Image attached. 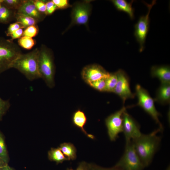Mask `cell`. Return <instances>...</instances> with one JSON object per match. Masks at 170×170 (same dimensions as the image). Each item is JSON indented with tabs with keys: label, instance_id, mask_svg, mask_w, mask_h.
Here are the masks:
<instances>
[{
	"label": "cell",
	"instance_id": "obj_1",
	"mask_svg": "<svg viewBox=\"0 0 170 170\" xmlns=\"http://www.w3.org/2000/svg\"><path fill=\"white\" fill-rule=\"evenodd\" d=\"M163 128H159L146 134L142 133L132 140L135 149L144 167L151 163L154 154L159 146L161 138L157 135Z\"/></svg>",
	"mask_w": 170,
	"mask_h": 170
},
{
	"label": "cell",
	"instance_id": "obj_2",
	"mask_svg": "<svg viewBox=\"0 0 170 170\" xmlns=\"http://www.w3.org/2000/svg\"><path fill=\"white\" fill-rule=\"evenodd\" d=\"M39 49L36 48L28 53L21 54L14 62L11 68L15 69L28 80L41 78L38 69Z\"/></svg>",
	"mask_w": 170,
	"mask_h": 170
},
{
	"label": "cell",
	"instance_id": "obj_3",
	"mask_svg": "<svg viewBox=\"0 0 170 170\" xmlns=\"http://www.w3.org/2000/svg\"><path fill=\"white\" fill-rule=\"evenodd\" d=\"M38 64L41 78L49 88H53L55 85V73L53 56L50 50L44 45L39 49Z\"/></svg>",
	"mask_w": 170,
	"mask_h": 170
},
{
	"label": "cell",
	"instance_id": "obj_4",
	"mask_svg": "<svg viewBox=\"0 0 170 170\" xmlns=\"http://www.w3.org/2000/svg\"><path fill=\"white\" fill-rule=\"evenodd\" d=\"M21 54L13 41L0 37V74L11 68L14 62Z\"/></svg>",
	"mask_w": 170,
	"mask_h": 170
},
{
	"label": "cell",
	"instance_id": "obj_5",
	"mask_svg": "<svg viewBox=\"0 0 170 170\" xmlns=\"http://www.w3.org/2000/svg\"><path fill=\"white\" fill-rule=\"evenodd\" d=\"M115 166L120 170H143L144 167L132 141H126L124 154Z\"/></svg>",
	"mask_w": 170,
	"mask_h": 170
},
{
	"label": "cell",
	"instance_id": "obj_6",
	"mask_svg": "<svg viewBox=\"0 0 170 170\" xmlns=\"http://www.w3.org/2000/svg\"><path fill=\"white\" fill-rule=\"evenodd\" d=\"M136 94L138 102L137 105L142 107L157 123L159 127L163 128L159 117L161 114L157 110L154 105V100L151 97L147 91L140 85H136L135 87Z\"/></svg>",
	"mask_w": 170,
	"mask_h": 170
},
{
	"label": "cell",
	"instance_id": "obj_7",
	"mask_svg": "<svg viewBox=\"0 0 170 170\" xmlns=\"http://www.w3.org/2000/svg\"><path fill=\"white\" fill-rule=\"evenodd\" d=\"M91 10L90 1L85 0L75 3L71 12V22L66 30L76 25L86 26Z\"/></svg>",
	"mask_w": 170,
	"mask_h": 170
},
{
	"label": "cell",
	"instance_id": "obj_8",
	"mask_svg": "<svg viewBox=\"0 0 170 170\" xmlns=\"http://www.w3.org/2000/svg\"><path fill=\"white\" fill-rule=\"evenodd\" d=\"M144 2L148 8L147 13L145 15L141 16L134 26V35L139 44L140 52L144 49V44L149 27L150 12L152 7L156 4V1L153 0L150 4Z\"/></svg>",
	"mask_w": 170,
	"mask_h": 170
},
{
	"label": "cell",
	"instance_id": "obj_9",
	"mask_svg": "<svg viewBox=\"0 0 170 170\" xmlns=\"http://www.w3.org/2000/svg\"><path fill=\"white\" fill-rule=\"evenodd\" d=\"M127 107L123 106L120 110L109 116L105 120L109 137L111 141H115L119 133L122 132V114Z\"/></svg>",
	"mask_w": 170,
	"mask_h": 170
},
{
	"label": "cell",
	"instance_id": "obj_10",
	"mask_svg": "<svg viewBox=\"0 0 170 170\" xmlns=\"http://www.w3.org/2000/svg\"><path fill=\"white\" fill-rule=\"evenodd\" d=\"M116 72L117 82L114 93L121 98L124 103L127 99L134 98L135 94L131 90L129 78L126 73L121 69L119 70Z\"/></svg>",
	"mask_w": 170,
	"mask_h": 170
},
{
	"label": "cell",
	"instance_id": "obj_11",
	"mask_svg": "<svg viewBox=\"0 0 170 170\" xmlns=\"http://www.w3.org/2000/svg\"><path fill=\"white\" fill-rule=\"evenodd\" d=\"M110 75L102 66L97 64L87 65L82 69L81 75L87 84L102 79H106Z\"/></svg>",
	"mask_w": 170,
	"mask_h": 170
},
{
	"label": "cell",
	"instance_id": "obj_12",
	"mask_svg": "<svg viewBox=\"0 0 170 170\" xmlns=\"http://www.w3.org/2000/svg\"><path fill=\"white\" fill-rule=\"evenodd\" d=\"M122 132L126 141L133 140L139 137L142 133L138 124L126 111L123 114Z\"/></svg>",
	"mask_w": 170,
	"mask_h": 170
},
{
	"label": "cell",
	"instance_id": "obj_13",
	"mask_svg": "<svg viewBox=\"0 0 170 170\" xmlns=\"http://www.w3.org/2000/svg\"><path fill=\"white\" fill-rule=\"evenodd\" d=\"M16 12L30 16L34 19L38 23L43 20L46 16L37 10L32 0H24Z\"/></svg>",
	"mask_w": 170,
	"mask_h": 170
},
{
	"label": "cell",
	"instance_id": "obj_14",
	"mask_svg": "<svg viewBox=\"0 0 170 170\" xmlns=\"http://www.w3.org/2000/svg\"><path fill=\"white\" fill-rule=\"evenodd\" d=\"M152 77L158 78L161 83H170V68L168 65L153 66L151 69Z\"/></svg>",
	"mask_w": 170,
	"mask_h": 170
},
{
	"label": "cell",
	"instance_id": "obj_15",
	"mask_svg": "<svg viewBox=\"0 0 170 170\" xmlns=\"http://www.w3.org/2000/svg\"><path fill=\"white\" fill-rule=\"evenodd\" d=\"M87 122V118L84 112L80 110H78L73 114L72 117V122L76 127L80 129L82 132L87 137L94 139V135L89 134L84 129V127Z\"/></svg>",
	"mask_w": 170,
	"mask_h": 170
},
{
	"label": "cell",
	"instance_id": "obj_16",
	"mask_svg": "<svg viewBox=\"0 0 170 170\" xmlns=\"http://www.w3.org/2000/svg\"><path fill=\"white\" fill-rule=\"evenodd\" d=\"M155 100L163 105L170 103V83H161L157 90Z\"/></svg>",
	"mask_w": 170,
	"mask_h": 170
},
{
	"label": "cell",
	"instance_id": "obj_17",
	"mask_svg": "<svg viewBox=\"0 0 170 170\" xmlns=\"http://www.w3.org/2000/svg\"><path fill=\"white\" fill-rule=\"evenodd\" d=\"M16 13L6 6L0 0V23L7 24L15 20Z\"/></svg>",
	"mask_w": 170,
	"mask_h": 170
},
{
	"label": "cell",
	"instance_id": "obj_18",
	"mask_svg": "<svg viewBox=\"0 0 170 170\" xmlns=\"http://www.w3.org/2000/svg\"><path fill=\"white\" fill-rule=\"evenodd\" d=\"M111 2L118 10L127 13L131 19H134V10L132 6L133 1L130 3L125 0H112Z\"/></svg>",
	"mask_w": 170,
	"mask_h": 170
},
{
	"label": "cell",
	"instance_id": "obj_19",
	"mask_svg": "<svg viewBox=\"0 0 170 170\" xmlns=\"http://www.w3.org/2000/svg\"><path fill=\"white\" fill-rule=\"evenodd\" d=\"M58 147L68 160H74L76 158V149L72 144L65 142L61 144Z\"/></svg>",
	"mask_w": 170,
	"mask_h": 170
},
{
	"label": "cell",
	"instance_id": "obj_20",
	"mask_svg": "<svg viewBox=\"0 0 170 170\" xmlns=\"http://www.w3.org/2000/svg\"><path fill=\"white\" fill-rule=\"evenodd\" d=\"M48 157L50 161L55 162L57 164L68 160L59 147L51 148L48 151Z\"/></svg>",
	"mask_w": 170,
	"mask_h": 170
},
{
	"label": "cell",
	"instance_id": "obj_21",
	"mask_svg": "<svg viewBox=\"0 0 170 170\" xmlns=\"http://www.w3.org/2000/svg\"><path fill=\"white\" fill-rule=\"evenodd\" d=\"M15 19L17 22L19 23L23 28L36 25L37 22L33 18L24 14L16 12Z\"/></svg>",
	"mask_w": 170,
	"mask_h": 170
},
{
	"label": "cell",
	"instance_id": "obj_22",
	"mask_svg": "<svg viewBox=\"0 0 170 170\" xmlns=\"http://www.w3.org/2000/svg\"><path fill=\"white\" fill-rule=\"evenodd\" d=\"M0 157L6 164L9 161L4 136L0 130Z\"/></svg>",
	"mask_w": 170,
	"mask_h": 170
},
{
	"label": "cell",
	"instance_id": "obj_23",
	"mask_svg": "<svg viewBox=\"0 0 170 170\" xmlns=\"http://www.w3.org/2000/svg\"><path fill=\"white\" fill-rule=\"evenodd\" d=\"M106 85L105 92H114L117 82L116 72L110 73L109 77L105 79Z\"/></svg>",
	"mask_w": 170,
	"mask_h": 170
},
{
	"label": "cell",
	"instance_id": "obj_24",
	"mask_svg": "<svg viewBox=\"0 0 170 170\" xmlns=\"http://www.w3.org/2000/svg\"><path fill=\"white\" fill-rule=\"evenodd\" d=\"M19 45L24 48L29 50L31 49L35 44V41L32 38L22 36L18 39Z\"/></svg>",
	"mask_w": 170,
	"mask_h": 170
},
{
	"label": "cell",
	"instance_id": "obj_25",
	"mask_svg": "<svg viewBox=\"0 0 170 170\" xmlns=\"http://www.w3.org/2000/svg\"><path fill=\"white\" fill-rule=\"evenodd\" d=\"M2 1L7 7L17 12L22 5L24 0H2Z\"/></svg>",
	"mask_w": 170,
	"mask_h": 170
},
{
	"label": "cell",
	"instance_id": "obj_26",
	"mask_svg": "<svg viewBox=\"0 0 170 170\" xmlns=\"http://www.w3.org/2000/svg\"><path fill=\"white\" fill-rule=\"evenodd\" d=\"M39 32V29L37 25H32L26 28L23 32L22 36L32 38L35 37Z\"/></svg>",
	"mask_w": 170,
	"mask_h": 170
},
{
	"label": "cell",
	"instance_id": "obj_27",
	"mask_svg": "<svg viewBox=\"0 0 170 170\" xmlns=\"http://www.w3.org/2000/svg\"><path fill=\"white\" fill-rule=\"evenodd\" d=\"M105 79H101L90 82L88 84L96 90L101 92H105L106 85Z\"/></svg>",
	"mask_w": 170,
	"mask_h": 170
},
{
	"label": "cell",
	"instance_id": "obj_28",
	"mask_svg": "<svg viewBox=\"0 0 170 170\" xmlns=\"http://www.w3.org/2000/svg\"><path fill=\"white\" fill-rule=\"evenodd\" d=\"M10 106L8 100H4L0 97V122Z\"/></svg>",
	"mask_w": 170,
	"mask_h": 170
},
{
	"label": "cell",
	"instance_id": "obj_29",
	"mask_svg": "<svg viewBox=\"0 0 170 170\" xmlns=\"http://www.w3.org/2000/svg\"><path fill=\"white\" fill-rule=\"evenodd\" d=\"M32 0L37 10L40 12L45 14L46 10V1L42 0Z\"/></svg>",
	"mask_w": 170,
	"mask_h": 170
},
{
	"label": "cell",
	"instance_id": "obj_30",
	"mask_svg": "<svg viewBox=\"0 0 170 170\" xmlns=\"http://www.w3.org/2000/svg\"><path fill=\"white\" fill-rule=\"evenodd\" d=\"M57 9H64L71 6L67 0H52Z\"/></svg>",
	"mask_w": 170,
	"mask_h": 170
},
{
	"label": "cell",
	"instance_id": "obj_31",
	"mask_svg": "<svg viewBox=\"0 0 170 170\" xmlns=\"http://www.w3.org/2000/svg\"><path fill=\"white\" fill-rule=\"evenodd\" d=\"M20 28H23L22 26L18 22H15L11 23L9 25L5 31L6 35L9 37L10 35L13 32Z\"/></svg>",
	"mask_w": 170,
	"mask_h": 170
},
{
	"label": "cell",
	"instance_id": "obj_32",
	"mask_svg": "<svg viewBox=\"0 0 170 170\" xmlns=\"http://www.w3.org/2000/svg\"><path fill=\"white\" fill-rule=\"evenodd\" d=\"M46 10L45 14L49 15L52 14L57 9V8L52 0L46 1Z\"/></svg>",
	"mask_w": 170,
	"mask_h": 170
},
{
	"label": "cell",
	"instance_id": "obj_33",
	"mask_svg": "<svg viewBox=\"0 0 170 170\" xmlns=\"http://www.w3.org/2000/svg\"><path fill=\"white\" fill-rule=\"evenodd\" d=\"M89 170H120L118 168L114 166L110 168H105L96 164L89 163Z\"/></svg>",
	"mask_w": 170,
	"mask_h": 170
},
{
	"label": "cell",
	"instance_id": "obj_34",
	"mask_svg": "<svg viewBox=\"0 0 170 170\" xmlns=\"http://www.w3.org/2000/svg\"><path fill=\"white\" fill-rule=\"evenodd\" d=\"M23 29L20 28L12 33L9 36L11 37L10 40L13 41L14 39H19L22 36L23 32Z\"/></svg>",
	"mask_w": 170,
	"mask_h": 170
},
{
	"label": "cell",
	"instance_id": "obj_35",
	"mask_svg": "<svg viewBox=\"0 0 170 170\" xmlns=\"http://www.w3.org/2000/svg\"><path fill=\"white\" fill-rule=\"evenodd\" d=\"M89 163L83 161L79 163L77 168L74 170L72 168H68L66 170H89Z\"/></svg>",
	"mask_w": 170,
	"mask_h": 170
},
{
	"label": "cell",
	"instance_id": "obj_36",
	"mask_svg": "<svg viewBox=\"0 0 170 170\" xmlns=\"http://www.w3.org/2000/svg\"><path fill=\"white\" fill-rule=\"evenodd\" d=\"M0 170H14V169L9 166L8 164L3 167H0Z\"/></svg>",
	"mask_w": 170,
	"mask_h": 170
},
{
	"label": "cell",
	"instance_id": "obj_37",
	"mask_svg": "<svg viewBox=\"0 0 170 170\" xmlns=\"http://www.w3.org/2000/svg\"><path fill=\"white\" fill-rule=\"evenodd\" d=\"M6 164H5L2 159L0 157V167H3Z\"/></svg>",
	"mask_w": 170,
	"mask_h": 170
},
{
	"label": "cell",
	"instance_id": "obj_38",
	"mask_svg": "<svg viewBox=\"0 0 170 170\" xmlns=\"http://www.w3.org/2000/svg\"><path fill=\"white\" fill-rule=\"evenodd\" d=\"M166 170H170V167H168Z\"/></svg>",
	"mask_w": 170,
	"mask_h": 170
}]
</instances>
